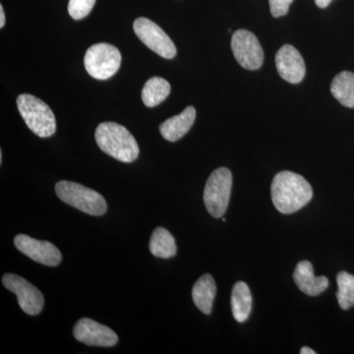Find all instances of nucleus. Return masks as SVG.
Wrapping results in <instances>:
<instances>
[{
	"label": "nucleus",
	"instance_id": "f257e3e1",
	"mask_svg": "<svg viewBox=\"0 0 354 354\" xmlns=\"http://www.w3.org/2000/svg\"><path fill=\"white\" fill-rule=\"evenodd\" d=\"M272 201L279 213L290 215L306 206L313 190L308 181L292 171H281L272 179Z\"/></svg>",
	"mask_w": 354,
	"mask_h": 354
},
{
	"label": "nucleus",
	"instance_id": "f03ea898",
	"mask_svg": "<svg viewBox=\"0 0 354 354\" xmlns=\"http://www.w3.org/2000/svg\"><path fill=\"white\" fill-rule=\"evenodd\" d=\"M95 142L102 152L122 162H132L139 157V146L127 128L115 122H104L97 127Z\"/></svg>",
	"mask_w": 354,
	"mask_h": 354
},
{
	"label": "nucleus",
	"instance_id": "7ed1b4c3",
	"mask_svg": "<svg viewBox=\"0 0 354 354\" xmlns=\"http://www.w3.org/2000/svg\"><path fill=\"white\" fill-rule=\"evenodd\" d=\"M17 106L26 124L37 136L48 138L57 131L55 114L41 100L29 94L20 95Z\"/></svg>",
	"mask_w": 354,
	"mask_h": 354
},
{
	"label": "nucleus",
	"instance_id": "20e7f679",
	"mask_svg": "<svg viewBox=\"0 0 354 354\" xmlns=\"http://www.w3.org/2000/svg\"><path fill=\"white\" fill-rule=\"evenodd\" d=\"M55 193L62 202L88 215L102 216L108 209V204L100 193L79 183L59 181L55 185Z\"/></svg>",
	"mask_w": 354,
	"mask_h": 354
},
{
	"label": "nucleus",
	"instance_id": "39448f33",
	"mask_svg": "<svg viewBox=\"0 0 354 354\" xmlns=\"http://www.w3.org/2000/svg\"><path fill=\"white\" fill-rule=\"evenodd\" d=\"M232 188V174L227 167H220L209 176L204 190L207 211L214 218L225 215L230 203Z\"/></svg>",
	"mask_w": 354,
	"mask_h": 354
},
{
	"label": "nucleus",
	"instance_id": "423d86ee",
	"mask_svg": "<svg viewBox=\"0 0 354 354\" xmlns=\"http://www.w3.org/2000/svg\"><path fill=\"white\" fill-rule=\"evenodd\" d=\"M84 64L88 75L97 80H106L120 69V51L109 44H94L88 48Z\"/></svg>",
	"mask_w": 354,
	"mask_h": 354
},
{
	"label": "nucleus",
	"instance_id": "0eeeda50",
	"mask_svg": "<svg viewBox=\"0 0 354 354\" xmlns=\"http://www.w3.org/2000/svg\"><path fill=\"white\" fill-rule=\"evenodd\" d=\"M135 34L151 50L160 57L171 59L176 55V48L171 38L164 30L149 20L148 18H138L133 24Z\"/></svg>",
	"mask_w": 354,
	"mask_h": 354
},
{
	"label": "nucleus",
	"instance_id": "6e6552de",
	"mask_svg": "<svg viewBox=\"0 0 354 354\" xmlns=\"http://www.w3.org/2000/svg\"><path fill=\"white\" fill-rule=\"evenodd\" d=\"M232 50L235 59L243 68L259 69L264 62V51L253 32L237 30L232 35Z\"/></svg>",
	"mask_w": 354,
	"mask_h": 354
},
{
	"label": "nucleus",
	"instance_id": "1a4fd4ad",
	"mask_svg": "<svg viewBox=\"0 0 354 354\" xmlns=\"http://www.w3.org/2000/svg\"><path fill=\"white\" fill-rule=\"evenodd\" d=\"M2 283L7 290L15 293L18 304L25 313L32 316L41 313L44 305L43 293L27 279L17 274H6L2 278Z\"/></svg>",
	"mask_w": 354,
	"mask_h": 354
},
{
	"label": "nucleus",
	"instance_id": "9d476101",
	"mask_svg": "<svg viewBox=\"0 0 354 354\" xmlns=\"http://www.w3.org/2000/svg\"><path fill=\"white\" fill-rule=\"evenodd\" d=\"M14 244L21 253L39 264L57 267L62 263V253L51 242L38 241L26 234H18L14 239Z\"/></svg>",
	"mask_w": 354,
	"mask_h": 354
},
{
	"label": "nucleus",
	"instance_id": "9b49d317",
	"mask_svg": "<svg viewBox=\"0 0 354 354\" xmlns=\"http://www.w3.org/2000/svg\"><path fill=\"white\" fill-rule=\"evenodd\" d=\"M73 335L77 341L90 346L111 348L118 342V335L113 330L88 318L80 319L76 323Z\"/></svg>",
	"mask_w": 354,
	"mask_h": 354
},
{
	"label": "nucleus",
	"instance_id": "f8f14e48",
	"mask_svg": "<svg viewBox=\"0 0 354 354\" xmlns=\"http://www.w3.org/2000/svg\"><path fill=\"white\" fill-rule=\"evenodd\" d=\"M276 66L279 76L286 82L298 84L304 80L306 72L305 62L295 46L285 44L279 48L276 55Z\"/></svg>",
	"mask_w": 354,
	"mask_h": 354
},
{
	"label": "nucleus",
	"instance_id": "ddd939ff",
	"mask_svg": "<svg viewBox=\"0 0 354 354\" xmlns=\"http://www.w3.org/2000/svg\"><path fill=\"white\" fill-rule=\"evenodd\" d=\"M293 279L298 288L309 297L321 295L329 286V279L326 277H316L314 274L313 266L308 261L298 263Z\"/></svg>",
	"mask_w": 354,
	"mask_h": 354
},
{
	"label": "nucleus",
	"instance_id": "4468645a",
	"mask_svg": "<svg viewBox=\"0 0 354 354\" xmlns=\"http://www.w3.org/2000/svg\"><path fill=\"white\" fill-rule=\"evenodd\" d=\"M195 118H196V109L194 106H187L183 113L172 116L160 125V134L167 141H178L189 131L192 125L194 124Z\"/></svg>",
	"mask_w": 354,
	"mask_h": 354
},
{
	"label": "nucleus",
	"instance_id": "2eb2a0df",
	"mask_svg": "<svg viewBox=\"0 0 354 354\" xmlns=\"http://www.w3.org/2000/svg\"><path fill=\"white\" fill-rule=\"evenodd\" d=\"M216 295L215 279L211 274H206L198 279L193 286L192 298L200 311L209 315L213 308L214 300Z\"/></svg>",
	"mask_w": 354,
	"mask_h": 354
},
{
	"label": "nucleus",
	"instance_id": "dca6fc26",
	"mask_svg": "<svg viewBox=\"0 0 354 354\" xmlns=\"http://www.w3.org/2000/svg\"><path fill=\"white\" fill-rule=\"evenodd\" d=\"M252 309V295L244 281H237L232 292V315L239 323L245 322Z\"/></svg>",
	"mask_w": 354,
	"mask_h": 354
},
{
	"label": "nucleus",
	"instance_id": "f3484780",
	"mask_svg": "<svg viewBox=\"0 0 354 354\" xmlns=\"http://www.w3.org/2000/svg\"><path fill=\"white\" fill-rule=\"evenodd\" d=\"M149 249L155 257L169 259L177 252L176 239L165 228H156L151 236Z\"/></svg>",
	"mask_w": 354,
	"mask_h": 354
},
{
	"label": "nucleus",
	"instance_id": "a211bd4d",
	"mask_svg": "<svg viewBox=\"0 0 354 354\" xmlns=\"http://www.w3.org/2000/svg\"><path fill=\"white\" fill-rule=\"evenodd\" d=\"M330 93L342 106L354 109V73L344 71L337 74L330 84Z\"/></svg>",
	"mask_w": 354,
	"mask_h": 354
},
{
	"label": "nucleus",
	"instance_id": "6ab92c4d",
	"mask_svg": "<svg viewBox=\"0 0 354 354\" xmlns=\"http://www.w3.org/2000/svg\"><path fill=\"white\" fill-rule=\"evenodd\" d=\"M171 94V85L164 78L153 77L149 79L142 91V100L148 108H153L169 97Z\"/></svg>",
	"mask_w": 354,
	"mask_h": 354
},
{
	"label": "nucleus",
	"instance_id": "aec40b11",
	"mask_svg": "<svg viewBox=\"0 0 354 354\" xmlns=\"http://www.w3.org/2000/svg\"><path fill=\"white\" fill-rule=\"evenodd\" d=\"M337 299L339 307L344 310L351 308L354 305V276L346 272H341L337 277Z\"/></svg>",
	"mask_w": 354,
	"mask_h": 354
},
{
	"label": "nucleus",
	"instance_id": "412c9836",
	"mask_svg": "<svg viewBox=\"0 0 354 354\" xmlns=\"http://www.w3.org/2000/svg\"><path fill=\"white\" fill-rule=\"evenodd\" d=\"M95 3V0H69V15L74 20L83 19V18L87 17L92 11Z\"/></svg>",
	"mask_w": 354,
	"mask_h": 354
},
{
	"label": "nucleus",
	"instance_id": "4be33fe9",
	"mask_svg": "<svg viewBox=\"0 0 354 354\" xmlns=\"http://www.w3.org/2000/svg\"><path fill=\"white\" fill-rule=\"evenodd\" d=\"M292 2L293 0H269L272 15L276 18L286 15Z\"/></svg>",
	"mask_w": 354,
	"mask_h": 354
},
{
	"label": "nucleus",
	"instance_id": "5701e85b",
	"mask_svg": "<svg viewBox=\"0 0 354 354\" xmlns=\"http://www.w3.org/2000/svg\"><path fill=\"white\" fill-rule=\"evenodd\" d=\"M333 0H315L316 6L320 7V8H326L330 6V2Z\"/></svg>",
	"mask_w": 354,
	"mask_h": 354
},
{
	"label": "nucleus",
	"instance_id": "b1692460",
	"mask_svg": "<svg viewBox=\"0 0 354 354\" xmlns=\"http://www.w3.org/2000/svg\"><path fill=\"white\" fill-rule=\"evenodd\" d=\"M6 25V14H4L3 7L0 6V28H3Z\"/></svg>",
	"mask_w": 354,
	"mask_h": 354
},
{
	"label": "nucleus",
	"instance_id": "393cba45",
	"mask_svg": "<svg viewBox=\"0 0 354 354\" xmlns=\"http://www.w3.org/2000/svg\"><path fill=\"white\" fill-rule=\"evenodd\" d=\"M300 353L301 354H315V351H313V349L307 348V346H304V348H301V351H300Z\"/></svg>",
	"mask_w": 354,
	"mask_h": 354
},
{
	"label": "nucleus",
	"instance_id": "a878e982",
	"mask_svg": "<svg viewBox=\"0 0 354 354\" xmlns=\"http://www.w3.org/2000/svg\"><path fill=\"white\" fill-rule=\"evenodd\" d=\"M0 164H2V151H0Z\"/></svg>",
	"mask_w": 354,
	"mask_h": 354
},
{
	"label": "nucleus",
	"instance_id": "bb28decb",
	"mask_svg": "<svg viewBox=\"0 0 354 354\" xmlns=\"http://www.w3.org/2000/svg\"><path fill=\"white\" fill-rule=\"evenodd\" d=\"M221 220H223V221H227L225 218H221Z\"/></svg>",
	"mask_w": 354,
	"mask_h": 354
}]
</instances>
